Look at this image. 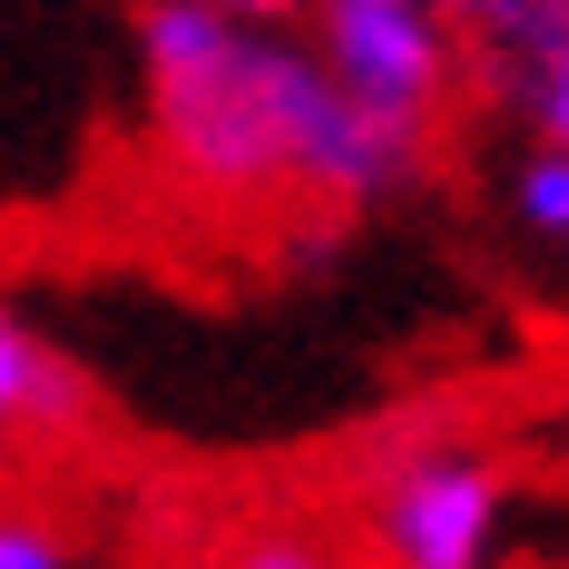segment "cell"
Segmentation results:
<instances>
[{"mask_svg":"<svg viewBox=\"0 0 569 569\" xmlns=\"http://www.w3.org/2000/svg\"><path fill=\"white\" fill-rule=\"evenodd\" d=\"M481 40H491V59H511V99L530 138L569 158V0H491Z\"/></svg>","mask_w":569,"mask_h":569,"instance_id":"cell-4","label":"cell"},{"mask_svg":"<svg viewBox=\"0 0 569 569\" xmlns=\"http://www.w3.org/2000/svg\"><path fill=\"white\" fill-rule=\"evenodd\" d=\"M138 79L168 168L207 197H393L412 177V138L343 109L315 40H284L276 20H246L227 0H158L138 10Z\"/></svg>","mask_w":569,"mask_h":569,"instance_id":"cell-1","label":"cell"},{"mask_svg":"<svg viewBox=\"0 0 569 569\" xmlns=\"http://www.w3.org/2000/svg\"><path fill=\"white\" fill-rule=\"evenodd\" d=\"M315 59L343 89V109H363L373 128L422 148V128L452 89V20L422 10V0H325Z\"/></svg>","mask_w":569,"mask_h":569,"instance_id":"cell-2","label":"cell"},{"mask_svg":"<svg viewBox=\"0 0 569 569\" xmlns=\"http://www.w3.org/2000/svg\"><path fill=\"white\" fill-rule=\"evenodd\" d=\"M511 530V481L471 442H422L373 491V540L393 569H491Z\"/></svg>","mask_w":569,"mask_h":569,"instance_id":"cell-3","label":"cell"},{"mask_svg":"<svg viewBox=\"0 0 569 569\" xmlns=\"http://www.w3.org/2000/svg\"><path fill=\"white\" fill-rule=\"evenodd\" d=\"M236 569H343V560L305 550V540H246V550H236Z\"/></svg>","mask_w":569,"mask_h":569,"instance_id":"cell-8","label":"cell"},{"mask_svg":"<svg viewBox=\"0 0 569 569\" xmlns=\"http://www.w3.org/2000/svg\"><path fill=\"white\" fill-rule=\"evenodd\" d=\"M69 363H59V343L20 315V305H0V442H30V432H50L59 412H69Z\"/></svg>","mask_w":569,"mask_h":569,"instance_id":"cell-5","label":"cell"},{"mask_svg":"<svg viewBox=\"0 0 569 569\" xmlns=\"http://www.w3.org/2000/svg\"><path fill=\"white\" fill-rule=\"evenodd\" d=\"M511 217H520V236L569 246V158L560 148H530V158L511 168Z\"/></svg>","mask_w":569,"mask_h":569,"instance_id":"cell-6","label":"cell"},{"mask_svg":"<svg viewBox=\"0 0 569 569\" xmlns=\"http://www.w3.org/2000/svg\"><path fill=\"white\" fill-rule=\"evenodd\" d=\"M0 569H69V540L30 511H0Z\"/></svg>","mask_w":569,"mask_h":569,"instance_id":"cell-7","label":"cell"}]
</instances>
